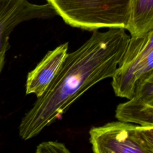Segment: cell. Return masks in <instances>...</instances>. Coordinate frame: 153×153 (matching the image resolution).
Masks as SVG:
<instances>
[{
	"label": "cell",
	"instance_id": "1",
	"mask_svg": "<svg viewBox=\"0 0 153 153\" xmlns=\"http://www.w3.org/2000/svg\"><path fill=\"white\" fill-rule=\"evenodd\" d=\"M130 36L123 28L93 30L79 48L68 53L56 76L45 91L23 117L19 135L30 139L61 118L71 105L97 82L111 78Z\"/></svg>",
	"mask_w": 153,
	"mask_h": 153
},
{
	"label": "cell",
	"instance_id": "2",
	"mask_svg": "<svg viewBox=\"0 0 153 153\" xmlns=\"http://www.w3.org/2000/svg\"><path fill=\"white\" fill-rule=\"evenodd\" d=\"M69 26L87 30L126 29L131 0H47Z\"/></svg>",
	"mask_w": 153,
	"mask_h": 153
},
{
	"label": "cell",
	"instance_id": "3",
	"mask_svg": "<svg viewBox=\"0 0 153 153\" xmlns=\"http://www.w3.org/2000/svg\"><path fill=\"white\" fill-rule=\"evenodd\" d=\"M95 153H153V127L113 121L89 131Z\"/></svg>",
	"mask_w": 153,
	"mask_h": 153
},
{
	"label": "cell",
	"instance_id": "4",
	"mask_svg": "<svg viewBox=\"0 0 153 153\" xmlns=\"http://www.w3.org/2000/svg\"><path fill=\"white\" fill-rule=\"evenodd\" d=\"M153 73V30L130 36L115 71L111 85L116 96L131 99L140 79Z\"/></svg>",
	"mask_w": 153,
	"mask_h": 153
},
{
	"label": "cell",
	"instance_id": "5",
	"mask_svg": "<svg viewBox=\"0 0 153 153\" xmlns=\"http://www.w3.org/2000/svg\"><path fill=\"white\" fill-rule=\"evenodd\" d=\"M57 14L48 2L39 5L28 0H0V73L10 48L9 38L20 23L34 19H47Z\"/></svg>",
	"mask_w": 153,
	"mask_h": 153
},
{
	"label": "cell",
	"instance_id": "6",
	"mask_svg": "<svg viewBox=\"0 0 153 153\" xmlns=\"http://www.w3.org/2000/svg\"><path fill=\"white\" fill-rule=\"evenodd\" d=\"M118 121L153 127V73L137 82L133 97L115 110Z\"/></svg>",
	"mask_w": 153,
	"mask_h": 153
},
{
	"label": "cell",
	"instance_id": "7",
	"mask_svg": "<svg viewBox=\"0 0 153 153\" xmlns=\"http://www.w3.org/2000/svg\"><path fill=\"white\" fill-rule=\"evenodd\" d=\"M68 42L48 51L35 68L29 72L26 82V94L41 96L53 80L68 54Z\"/></svg>",
	"mask_w": 153,
	"mask_h": 153
},
{
	"label": "cell",
	"instance_id": "8",
	"mask_svg": "<svg viewBox=\"0 0 153 153\" xmlns=\"http://www.w3.org/2000/svg\"><path fill=\"white\" fill-rule=\"evenodd\" d=\"M126 30L130 36H140L153 30V0H131Z\"/></svg>",
	"mask_w": 153,
	"mask_h": 153
},
{
	"label": "cell",
	"instance_id": "9",
	"mask_svg": "<svg viewBox=\"0 0 153 153\" xmlns=\"http://www.w3.org/2000/svg\"><path fill=\"white\" fill-rule=\"evenodd\" d=\"M37 153H69V150L62 143L57 141L44 142L37 146Z\"/></svg>",
	"mask_w": 153,
	"mask_h": 153
}]
</instances>
